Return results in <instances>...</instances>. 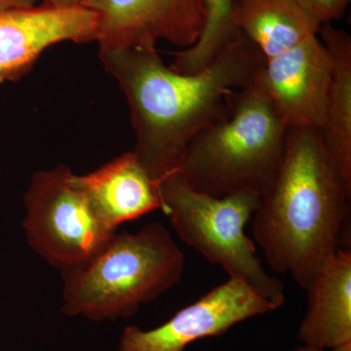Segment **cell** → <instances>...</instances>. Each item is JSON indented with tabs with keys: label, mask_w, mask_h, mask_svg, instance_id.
Returning <instances> with one entry per match:
<instances>
[{
	"label": "cell",
	"mask_w": 351,
	"mask_h": 351,
	"mask_svg": "<svg viewBox=\"0 0 351 351\" xmlns=\"http://www.w3.org/2000/svg\"><path fill=\"white\" fill-rule=\"evenodd\" d=\"M99 56L130 108L133 152L156 182L178 170L191 140L225 117L232 95L250 84L265 64L242 34L193 75L166 66L156 48L100 47Z\"/></svg>",
	"instance_id": "1"
},
{
	"label": "cell",
	"mask_w": 351,
	"mask_h": 351,
	"mask_svg": "<svg viewBox=\"0 0 351 351\" xmlns=\"http://www.w3.org/2000/svg\"><path fill=\"white\" fill-rule=\"evenodd\" d=\"M350 198L319 130L289 129L280 170L253 216L255 241L271 269L306 291L339 249Z\"/></svg>",
	"instance_id": "2"
},
{
	"label": "cell",
	"mask_w": 351,
	"mask_h": 351,
	"mask_svg": "<svg viewBox=\"0 0 351 351\" xmlns=\"http://www.w3.org/2000/svg\"><path fill=\"white\" fill-rule=\"evenodd\" d=\"M261 73L232 95L225 117L201 130L186 147L177 171L195 191L214 197L241 191L262 197L276 181L289 129Z\"/></svg>",
	"instance_id": "3"
},
{
	"label": "cell",
	"mask_w": 351,
	"mask_h": 351,
	"mask_svg": "<svg viewBox=\"0 0 351 351\" xmlns=\"http://www.w3.org/2000/svg\"><path fill=\"white\" fill-rule=\"evenodd\" d=\"M184 270V253L162 223L115 232L91 260L61 272L62 311L96 322L130 317L174 287Z\"/></svg>",
	"instance_id": "4"
},
{
	"label": "cell",
	"mask_w": 351,
	"mask_h": 351,
	"mask_svg": "<svg viewBox=\"0 0 351 351\" xmlns=\"http://www.w3.org/2000/svg\"><path fill=\"white\" fill-rule=\"evenodd\" d=\"M158 189L161 210L184 243L225 269L230 278L250 285L277 308L283 306V284L265 271L255 245L244 232L260 206V195L241 191L214 197L191 188L178 171L158 181Z\"/></svg>",
	"instance_id": "5"
},
{
	"label": "cell",
	"mask_w": 351,
	"mask_h": 351,
	"mask_svg": "<svg viewBox=\"0 0 351 351\" xmlns=\"http://www.w3.org/2000/svg\"><path fill=\"white\" fill-rule=\"evenodd\" d=\"M63 164L32 176L24 196L25 239L34 253L60 271L82 267L115 230L73 180Z\"/></svg>",
	"instance_id": "6"
},
{
	"label": "cell",
	"mask_w": 351,
	"mask_h": 351,
	"mask_svg": "<svg viewBox=\"0 0 351 351\" xmlns=\"http://www.w3.org/2000/svg\"><path fill=\"white\" fill-rule=\"evenodd\" d=\"M277 307L248 284L230 278L189 304L167 322L144 331L128 326L120 337L119 351H184L198 339L217 337Z\"/></svg>",
	"instance_id": "7"
},
{
	"label": "cell",
	"mask_w": 351,
	"mask_h": 351,
	"mask_svg": "<svg viewBox=\"0 0 351 351\" xmlns=\"http://www.w3.org/2000/svg\"><path fill=\"white\" fill-rule=\"evenodd\" d=\"M98 17L96 41L106 48H156L159 40L184 49L204 31L202 0H83Z\"/></svg>",
	"instance_id": "8"
},
{
	"label": "cell",
	"mask_w": 351,
	"mask_h": 351,
	"mask_svg": "<svg viewBox=\"0 0 351 351\" xmlns=\"http://www.w3.org/2000/svg\"><path fill=\"white\" fill-rule=\"evenodd\" d=\"M332 66L329 51L318 36L265 60L261 73L263 85L288 129L321 130Z\"/></svg>",
	"instance_id": "9"
},
{
	"label": "cell",
	"mask_w": 351,
	"mask_h": 351,
	"mask_svg": "<svg viewBox=\"0 0 351 351\" xmlns=\"http://www.w3.org/2000/svg\"><path fill=\"white\" fill-rule=\"evenodd\" d=\"M98 18L84 7L47 5L0 13V83L27 75L41 54L64 41H96Z\"/></svg>",
	"instance_id": "10"
},
{
	"label": "cell",
	"mask_w": 351,
	"mask_h": 351,
	"mask_svg": "<svg viewBox=\"0 0 351 351\" xmlns=\"http://www.w3.org/2000/svg\"><path fill=\"white\" fill-rule=\"evenodd\" d=\"M73 180L114 230L162 207L158 182L133 152L115 157L89 174H73Z\"/></svg>",
	"instance_id": "11"
},
{
	"label": "cell",
	"mask_w": 351,
	"mask_h": 351,
	"mask_svg": "<svg viewBox=\"0 0 351 351\" xmlns=\"http://www.w3.org/2000/svg\"><path fill=\"white\" fill-rule=\"evenodd\" d=\"M308 306L300 327L304 346L326 350L351 341V253L339 249L306 289Z\"/></svg>",
	"instance_id": "12"
},
{
	"label": "cell",
	"mask_w": 351,
	"mask_h": 351,
	"mask_svg": "<svg viewBox=\"0 0 351 351\" xmlns=\"http://www.w3.org/2000/svg\"><path fill=\"white\" fill-rule=\"evenodd\" d=\"M233 24L265 60L313 36L321 25L298 0H230Z\"/></svg>",
	"instance_id": "13"
},
{
	"label": "cell",
	"mask_w": 351,
	"mask_h": 351,
	"mask_svg": "<svg viewBox=\"0 0 351 351\" xmlns=\"http://www.w3.org/2000/svg\"><path fill=\"white\" fill-rule=\"evenodd\" d=\"M320 40L332 59V77L320 135L341 177L351 186V36L331 24L321 25Z\"/></svg>",
	"instance_id": "14"
},
{
	"label": "cell",
	"mask_w": 351,
	"mask_h": 351,
	"mask_svg": "<svg viewBox=\"0 0 351 351\" xmlns=\"http://www.w3.org/2000/svg\"><path fill=\"white\" fill-rule=\"evenodd\" d=\"M206 12L204 31L197 43L176 54L170 68L182 75H193L206 68L215 57L241 32L233 24L230 0H202Z\"/></svg>",
	"instance_id": "15"
},
{
	"label": "cell",
	"mask_w": 351,
	"mask_h": 351,
	"mask_svg": "<svg viewBox=\"0 0 351 351\" xmlns=\"http://www.w3.org/2000/svg\"><path fill=\"white\" fill-rule=\"evenodd\" d=\"M302 8L320 25L341 19L350 0H298Z\"/></svg>",
	"instance_id": "16"
},
{
	"label": "cell",
	"mask_w": 351,
	"mask_h": 351,
	"mask_svg": "<svg viewBox=\"0 0 351 351\" xmlns=\"http://www.w3.org/2000/svg\"><path fill=\"white\" fill-rule=\"evenodd\" d=\"M40 0H0V13L38 6Z\"/></svg>",
	"instance_id": "17"
},
{
	"label": "cell",
	"mask_w": 351,
	"mask_h": 351,
	"mask_svg": "<svg viewBox=\"0 0 351 351\" xmlns=\"http://www.w3.org/2000/svg\"><path fill=\"white\" fill-rule=\"evenodd\" d=\"M83 0H43L44 5L55 8H75L82 7Z\"/></svg>",
	"instance_id": "18"
},
{
	"label": "cell",
	"mask_w": 351,
	"mask_h": 351,
	"mask_svg": "<svg viewBox=\"0 0 351 351\" xmlns=\"http://www.w3.org/2000/svg\"><path fill=\"white\" fill-rule=\"evenodd\" d=\"M327 351H351V341L350 343H345V345L343 346H337V348H331V350H328Z\"/></svg>",
	"instance_id": "19"
},
{
	"label": "cell",
	"mask_w": 351,
	"mask_h": 351,
	"mask_svg": "<svg viewBox=\"0 0 351 351\" xmlns=\"http://www.w3.org/2000/svg\"><path fill=\"white\" fill-rule=\"evenodd\" d=\"M295 351H323L319 348H313V346H302L298 348Z\"/></svg>",
	"instance_id": "20"
}]
</instances>
